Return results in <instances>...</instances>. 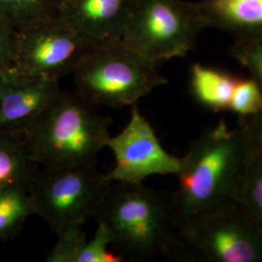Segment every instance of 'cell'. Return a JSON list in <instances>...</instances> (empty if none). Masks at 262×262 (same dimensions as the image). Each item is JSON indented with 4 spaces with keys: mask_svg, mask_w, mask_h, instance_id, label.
<instances>
[{
    "mask_svg": "<svg viewBox=\"0 0 262 262\" xmlns=\"http://www.w3.org/2000/svg\"><path fill=\"white\" fill-rule=\"evenodd\" d=\"M95 219L109 229L124 258H181V222L172 191L111 182Z\"/></svg>",
    "mask_w": 262,
    "mask_h": 262,
    "instance_id": "cell-2",
    "label": "cell"
},
{
    "mask_svg": "<svg viewBox=\"0 0 262 262\" xmlns=\"http://www.w3.org/2000/svg\"><path fill=\"white\" fill-rule=\"evenodd\" d=\"M253 160L247 138L238 123L225 121L206 128L182 158L172 198L181 224L194 215L238 201Z\"/></svg>",
    "mask_w": 262,
    "mask_h": 262,
    "instance_id": "cell-1",
    "label": "cell"
},
{
    "mask_svg": "<svg viewBox=\"0 0 262 262\" xmlns=\"http://www.w3.org/2000/svg\"><path fill=\"white\" fill-rule=\"evenodd\" d=\"M230 54L262 91V39H234Z\"/></svg>",
    "mask_w": 262,
    "mask_h": 262,
    "instance_id": "cell-20",
    "label": "cell"
},
{
    "mask_svg": "<svg viewBox=\"0 0 262 262\" xmlns=\"http://www.w3.org/2000/svg\"><path fill=\"white\" fill-rule=\"evenodd\" d=\"M59 81L13 68L0 77V131L23 134L59 94Z\"/></svg>",
    "mask_w": 262,
    "mask_h": 262,
    "instance_id": "cell-10",
    "label": "cell"
},
{
    "mask_svg": "<svg viewBox=\"0 0 262 262\" xmlns=\"http://www.w3.org/2000/svg\"><path fill=\"white\" fill-rule=\"evenodd\" d=\"M93 47L56 14L15 30L12 68L26 75L59 81L66 75L73 74Z\"/></svg>",
    "mask_w": 262,
    "mask_h": 262,
    "instance_id": "cell-8",
    "label": "cell"
},
{
    "mask_svg": "<svg viewBox=\"0 0 262 262\" xmlns=\"http://www.w3.org/2000/svg\"><path fill=\"white\" fill-rule=\"evenodd\" d=\"M180 238V260L262 262V230L238 201L185 221Z\"/></svg>",
    "mask_w": 262,
    "mask_h": 262,
    "instance_id": "cell-6",
    "label": "cell"
},
{
    "mask_svg": "<svg viewBox=\"0 0 262 262\" xmlns=\"http://www.w3.org/2000/svg\"><path fill=\"white\" fill-rule=\"evenodd\" d=\"M206 29L197 2L132 0L122 41L154 62L184 57Z\"/></svg>",
    "mask_w": 262,
    "mask_h": 262,
    "instance_id": "cell-5",
    "label": "cell"
},
{
    "mask_svg": "<svg viewBox=\"0 0 262 262\" xmlns=\"http://www.w3.org/2000/svg\"><path fill=\"white\" fill-rule=\"evenodd\" d=\"M76 93L94 106H133L157 88L168 84L158 63L122 39L92 48L76 67Z\"/></svg>",
    "mask_w": 262,
    "mask_h": 262,
    "instance_id": "cell-4",
    "label": "cell"
},
{
    "mask_svg": "<svg viewBox=\"0 0 262 262\" xmlns=\"http://www.w3.org/2000/svg\"><path fill=\"white\" fill-rule=\"evenodd\" d=\"M38 168L28 155L21 134L0 131V189L29 188Z\"/></svg>",
    "mask_w": 262,
    "mask_h": 262,
    "instance_id": "cell-14",
    "label": "cell"
},
{
    "mask_svg": "<svg viewBox=\"0 0 262 262\" xmlns=\"http://www.w3.org/2000/svg\"><path fill=\"white\" fill-rule=\"evenodd\" d=\"M84 225H67L58 230L57 240L47 255L48 262H78L79 256L88 242L83 229Z\"/></svg>",
    "mask_w": 262,
    "mask_h": 262,
    "instance_id": "cell-18",
    "label": "cell"
},
{
    "mask_svg": "<svg viewBox=\"0 0 262 262\" xmlns=\"http://www.w3.org/2000/svg\"><path fill=\"white\" fill-rule=\"evenodd\" d=\"M239 76L195 62L189 68L188 88L196 103L209 111H228Z\"/></svg>",
    "mask_w": 262,
    "mask_h": 262,
    "instance_id": "cell-13",
    "label": "cell"
},
{
    "mask_svg": "<svg viewBox=\"0 0 262 262\" xmlns=\"http://www.w3.org/2000/svg\"><path fill=\"white\" fill-rule=\"evenodd\" d=\"M59 0H0V20L15 30L56 14Z\"/></svg>",
    "mask_w": 262,
    "mask_h": 262,
    "instance_id": "cell-16",
    "label": "cell"
},
{
    "mask_svg": "<svg viewBox=\"0 0 262 262\" xmlns=\"http://www.w3.org/2000/svg\"><path fill=\"white\" fill-rule=\"evenodd\" d=\"M21 135L31 160L43 167L95 165L111 136L94 105L62 90Z\"/></svg>",
    "mask_w": 262,
    "mask_h": 262,
    "instance_id": "cell-3",
    "label": "cell"
},
{
    "mask_svg": "<svg viewBox=\"0 0 262 262\" xmlns=\"http://www.w3.org/2000/svg\"><path fill=\"white\" fill-rule=\"evenodd\" d=\"M112 234L105 225L97 222L94 237L88 241L78 262H122L125 260L121 253H112L108 247L113 245Z\"/></svg>",
    "mask_w": 262,
    "mask_h": 262,
    "instance_id": "cell-21",
    "label": "cell"
},
{
    "mask_svg": "<svg viewBox=\"0 0 262 262\" xmlns=\"http://www.w3.org/2000/svg\"><path fill=\"white\" fill-rule=\"evenodd\" d=\"M132 0H59L56 15L96 46L122 39Z\"/></svg>",
    "mask_w": 262,
    "mask_h": 262,
    "instance_id": "cell-11",
    "label": "cell"
},
{
    "mask_svg": "<svg viewBox=\"0 0 262 262\" xmlns=\"http://www.w3.org/2000/svg\"><path fill=\"white\" fill-rule=\"evenodd\" d=\"M206 28L235 39H262V0H198Z\"/></svg>",
    "mask_w": 262,
    "mask_h": 262,
    "instance_id": "cell-12",
    "label": "cell"
},
{
    "mask_svg": "<svg viewBox=\"0 0 262 262\" xmlns=\"http://www.w3.org/2000/svg\"><path fill=\"white\" fill-rule=\"evenodd\" d=\"M31 215L34 206L28 187L0 189V241L15 239Z\"/></svg>",
    "mask_w": 262,
    "mask_h": 262,
    "instance_id": "cell-15",
    "label": "cell"
},
{
    "mask_svg": "<svg viewBox=\"0 0 262 262\" xmlns=\"http://www.w3.org/2000/svg\"><path fill=\"white\" fill-rule=\"evenodd\" d=\"M111 181L95 165L43 167L29 187L34 215L57 232L95 217Z\"/></svg>",
    "mask_w": 262,
    "mask_h": 262,
    "instance_id": "cell-7",
    "label": "cell"
},
{
    "mask_svg": "<svg viewBox=\"0 0 262 262\" xmlns=\"http://www.w3.org/2000/svg\"><path fill=\"white\" fill-rule=\"evenodd\" d=\"M239 124L245 133L253 159L262 160V111L253 117L239 119Z\"/></svg>",
    "mask_w": 262,
    "mask_h": 262,
    "instance_id": "cell-22",
    "label": "cell"
},
{
    "mask_svg": "<svg viewBox=\"0 0 262 262\" xmlns=\"http://www.w3.org/2000/svg\"><path fill=\"white\" fill-rule=\"evenodd\" d=\"M15 29L0 20V77L13 67Z\"/></svg>",
    "mask_w": 262,
    "mask_h": 262,
    "instance_id": "cell-23",
    "label": "cell"
},
{
    "mask_svg": "<svg viewBox=\"0 0 262 262\" xmlns=\"http://www.w3.org/2000/svg\"><path fill=\"white\" fill-rule=\"evenodd\" d=\"M228 111L242 118L253 117L262 111V91L252 77H240L235 85Z\"/></svg>",
    "mask_w": 262,
    "mask_h": 262,
    "instance_id": "cell-19",
    "label": "cell"
},
{
    "mask_svg": "<svg viewBox=\"0 0 262 262\" xmlns=\"http://www.w3.org/2000/svg\"><path fill=\"white\" fill-rule=\"evenodd\" d=\"M238 202L262 230V160L253 159L244 179Z\"/></svg>",
    "mask_w": 262,
    "mask_h": 262,
    "instance_id": "cell-17",
    "label": "cell"
},
{
    "mask_svg": "<svg viewBox=\"0 0 262 262\" xmlns=\"http://www.w3.org/2000/svg\"><path fill=\"white\" fill-rule=\"evenodd\" d=\"M107 148L115 157L114 168L106 174L111 182L143 184L154 175H177L182 158L165 150L152 126L141 114L138 106H131L126 126L116 136H110Z\"/></svg>",
    "mask_w": 262,
    "mask_h": 262,
    "instance_id": "cell-9",
    "label": "cell"
}]
</instances>
